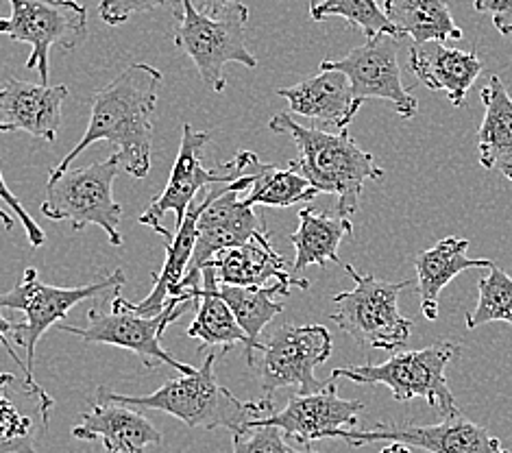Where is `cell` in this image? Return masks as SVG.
I'll return each mask as SVG.
<instances>
[{
	"mask_svg": "<svg viewBox=\"0 0 512 453\" xmlns=\"http://www.w3.org/2000/svg\"><path fill=\"white\" fill-rule=\"evenodd\" d=\"M207 266H214L218 281L229 286H264L268 279H275L290 288H310V281L299 279L286 266L284 257L273 249L271 234L255 236L240 247L218 253Z\"/></svg>",
	"mask_w": 512,
	"mask_h": 453,
	"instance_id": "23",
	"label": "cell"
},
{
	"mask_svg": "<svg viewBox=\"0 0 512 453\" xmlns=\"http://www.w3.org/2000/svg\"><path fill=\"white\" fill-rule=\"evenodd\" d=\"M216 358L218 355L210 351L205 355L201 369L168 379L151 395H118L114 390L101 386L96 390V401H118L138 410H160L177 416L188 427H203V430L225 427L229 432L245 430L249 421L273 414L271 397L260 401H240L229 388L218 382L214 373Z\"/></svg>",
	"mask_w": 512,
	"mask_h": 453,
	"instance_id": "3",
	"label": "cell"
},
{
	"mask_svg": "<svg viewBox=\"0 0 512 453\" xmlns=\"http://www.w3.org/2000/svg\"><path fill=\"white\" fill-rule=\"evenodd\" d=\"M384 11L404 38L414 44L460 40L447 0H384Z\"/></svg>",
	"mask_w": 512,
	"mask_h": 453,
	"instance_id": "28",
	"label": "cell"
},
{
	"mask_svg": "<svg viewBox=\"0 0 512 453\" xmlns=\"http://www.w3.org/2000/svg\"><path fill=\"white\" fill-rule=\"evenodd\" d=\"M179 3L175 46L192 59L207 90L216 94L225 90L227 64H242L245 68L258 66V59L249 51L245 38L249 20L247 7L212 18L199 11L194 0H179Z\"/></svg>",
	"mask_w": 512,
	"mask_h": 453,
	"instance_id": "8",
	"label": "cell"
},
{
	"mask_svg": "<svg viewBox=\"0 0 512 453\" xmlns=\"http://www.w3.org/2000/svg\"><path fill=\"white\" fill-rule=\"evenodd\" d=\"M205 201H201L199 205H192L184 223L177 227V234H170L168 229H164L162 225L153 227L155 234H160L164 238V247H166V262L162 266L160 273H153V290L146 295L140 303L127 301V308L138 312L142 316H155L164 310V305L173 299V297H181L179 295V286L184 281L188 266L192 260L194 253V242H197V220L201 216ZM188 299V297H186Z\"/></svg>",
	"mask_w": 512,
	"mask_h": 453,
	"instance_id": "24",
	"label": "cell"
},
{
	"mask_svg": "<svg viewBox=\"0 0 512 453\" xmlns=\"http://www.w3.org/2000/svg\"><path fill=\"white\" fill-rule=\"evenodd\" d=\"M0 199H3V203L9 207V210L18 216L24 231H27V238H29L31 247L33 249L42 247V244L46 242V234L42 231V227L29 216V212L24 210V205L16 199V194L9 190V186L5 183V177H3V170H0Z\"/></svg>",
	"mask_w": 512,
	"mask_h": 453,
	"instance_id": "35",
	"label": "cell"
},
{
	"mask_svg": "<svg viewBox=\"0 0 512 453\" xmlns=\"http://www.w3.org/2000/svg\"><path fill=\"white\" fill-rule=\"evenodd\" d=\"M504 321L512 327V277L491 266L489 275L478 281V305L465 316L467 329Z\"/></svg>",
	"mask_w": 512,
	"mask_h": 453,
	"instance_id": "32",
	"label": "cell"
},
{
	"mask_svg": "<svg viewBox=\"0 0 512 453\" xmlns=\"http://www.w3.org/2000/svg\"><path fill=\"white\" fill-rule=\"evenodd\" d=\"M345 271L353 279V290L338 292L332 299V323L364 349H404L412 334V321L399 312L397 301L401 290L410 288V279H375L358 273L351 264H345Z\"/></svg>",
	"mask_w": 512,
	"mask_h": 453,
	"instance_id": "5",
	"label": "cell"
},
{
	"mask_svg": "<svg viewBox=\"0 0 512 453\" xmlns=\"http://www.w3.org/2000/svg\"><path fill=\"white\" fill-rule=\"evenodd\" d=\"M11 16L0 18V33L31 46L27 70L48 85V53L57 46L70 53L88 40V9L77 0H9Z\"/></svg>",
	"mask_w": 512,
	"mask_h": 453,
	"instance_id": "11",
	"label": "cell"
},
{
	"mask_svg": "<svg viewBox=\"0 0 512 453\" xmlns=\"http://www.w3.org/2000/svg\"><path fill=\"white\" fill-rule=\"evenodd\" d=\"M484 120L478 129V159L482 168L499 170L512 181V96L504 81L491 75L480 92Z\"/></svg>",
	"mask_w": 512,
	"mask_h": 453,
	"instance_id": "26",
	"label": "cell"
},
{
	"mask_svg": "<svg viewBox=\"0 0 512 453\" xmlns=\"http://www.w3.org/2000/svg\"><path fill=\"white\" fill-rule=\"evenodd\" d=\"M77 440H101L105 453H144L149 445H162V432L138 408L118 401H94L72 430Z\"/></svg>",
	"mask_w": 512,
	"mask_h": 453,
	"instance_id": "19",
	"label": "cell"
},
{
	"mask_svg": "<svg viewBox=\"0 0 512 453\" xmlns=\"http://www.w3.org/2000/svg\"><path fill=\"white\" fill-rule=\"evenodd\" d=\"M362 410V401L340 399L336 379L329 377L321 390L310 395H295L282 412L260 416L249 421L247 427L275 425L286 436L295 438L299 445L310 447L314 440L340 438L349 427H356Z\"/></svg>",
	"mask_w": 512,
	"mask_h": 453,
	"instance_id": "16",
	"label": "cell"
},
{
	"mask_svg": "<svg viewBox=\"0 0 512 453\" xmlns=\"http://www.w3.org/2000/svg\"><path fill=\"white\" fill-rule=\"evenodd\" d=\"M210 142V133L192 129L190 122H184V127H181L179 153L173 170H170V179L160 197H155L149 203V207H146V212L140 216L142 225H149L153 229L157 225H162V218L166 214H175L179 227L184 223L190 207L194 205V197H197L203 188L221 186V183H229L238 179L240 175H245V170L253 157L251 151H238L229 162L205 168L201 164V153Z\"/></svg>",
	"mask_w": 512,
	"mask_h": 453,
	"instance_id": "13",
	"label": "cell"
},
{
	"mask_svg": "<svg viewBox=\"0 0 512 453\" xmlns=\"http://www.w3.org/2000/svg\"><path fill=\"white\" fill-rule=\"evenodd\" d=\"M123 286L125 273L120 268L112 275L92 281V284L72 288L48 286L40 279L35 268H27L16 286L5 295H0V305L5 310H20L24 314V323H18L14 327V334H11L18 345L27 351V360H24L27 371H24V375L33 377L35 349H38V342L48 329L62 323L68 312L81 301L99 297L107 290H120Z\"/></svg>",
	"mask_w": 512,
	"mask_h": 453,
	"instance_id": "10",
	"label": "cell"
},
{
	"mask_svg": "<svg viewBox=\"0 0 512 453\" xmlns=\"http://www.w3.org/2000/svg\"><path fill=\"white\" fill-rule=\"evenodd\" d=\"M249 186L251 177L245 170V175L229 183H221V188H214L205 194V205L197 220L194 253L188 273L179 286L181 297H188L192 301L190 288L201 284V271L218 253L240 247V244L249 242L255 236L268 234L264 216L255 214L253 207L240 199V194L247 192Z\"/></svg>",
	"mask_w": 512,
	"mask_h": 453,
	"instance_id": "9",
	"label": "cell"
},
{
	"mask_svg": "<svg viewBox=\"0 0 512 453\" xmlns=\"http://www.w3.org/2000/svg\"><path fill=\"white\" fill-rule=\"evenodd\" d=\"M70 96L68 85L29 83L9 79L0 88V133H29L35 140L53 142L62 129V107Z\"/></svg>",
	"mask_w": 512,
	"mask_h": 453,
	"instance_id": "18",
	"label": "cell"
},
{
	"mask_svg": "<svg viewBox=\"0 0 512 453\" xmlns=\"http://www.w3.org/2000/svg\"><path fill=\"white\" fill-rule=\"evenodd\" d=\"M290 286L284 281H277L273 286H229L218 281V295L234 312L236 321L245 329V334L253 342V351L260 347V334L264 327L273 321L277 314L284 312V303L275 301L277 295L288 297Z\"/></svg>",
	"mask_w": 512,
	"mask_h": 453,
	"instance_id": "30",
	"label": "cell"
},
{
	"mask_svg": "<svg viewBox=\"0 0 512 453\" xmlns=\"http://www.w3.org/2000/svg\"><path fill=\"white\" fill-rule=\"evenodd\" d=\"M231 453H316L310 447L295 449L286 443V434L275 425H255L231 432Z\"/></svg>",
	"mask_w": 512,
	"mask_h": 453,
	"instance_id": "33",
	"label": "cell"
},
{
	"mask_svg": "<svg viewBox=\"0 0 512 453\" xmlns=\"http://www.w3.org/2000/svg\"><path fill=\"white\" fill-rule=\"evenodd\" d=\"M380 453H412V447L404 443H388L384 449H380Z\"/></svg>",
	"mask_w": 512,
	"mask_h": 453,
	"instance_id": "39",
	"label": "cell"
},
{
	"mask_svg": "<svg viewBox=\"0 0 512 453\" xmlns=\"http://www.w3.org/2000/svg\"><path fill=\"white\" fill-rule=\"evenodd\" d=\"M201 5H203V14L212 16V18L225 16V14H229V11L247 7L242 0H201Z\"/></svg>",
	"mask_w": 512,
	"mask_h": 453,
	"instance_id": "37",
	"label": "cell"
},
{
	"mask_svg": "<svg viewBox=\"0 0 512 453\" xmlns=\"http://www.w3.org/2000/svg\"><path fill=\"white\" fill-rule=\"evenodd\" d=\"M53 408L35 377L0 373V453H40Z\"/></svg>",
	"mask_w": 512,
	"mask_h": 453,
	"instance_id": "17",
	"label": "cell"
},
{
	"mask_svg": "<svg viewBox=\"0 0 512 453\" xmlns=\"http://www.w3.org/2000/svg\"><path fill=\"white\" fill-rule=\"evenodd\" d=\"M334 340L323 325H282L277 327L266 342H260L251 369L258 375L260 388L266 397L273 399L279 388L295 386L299 395H310L321 390L325 382L314 375L316 366H321L332 355Z\"/></svg>",
	"mask_w": 512,
	"mask_h": 453,
	"instance_id": "12",
	"label": "cell"
},
{
	"mask_svg": "<svg viewBox=\"0 0 512 453\" xmlns=\"http://www.w3.org/2000/svg\"><path fill=\"white\" fill-rule=\"evenodd\" d=\"M467 249L469 240L449 236L436 242L432 249L421 251L417 260H414L421 312L428 321H436L438 318V297H441L443 288L454 281V277L469 271V268L495 266L491 260H471V257H467Z\"/></svg>",
	"mask_w": 512,
	"mask_h": 453,
	"instance_id": "25",
	"label": "cell"
},
{
	"mask_svg": "<svg viewBox=\"0 0 512 453\" xmlns=\"http://www.w3.org/2000/svg\"><path fill=\"white\" fill-rule=\"evenodd\" d=\"M353 234L349 218L329 216L325 212H314L310 207L299 210V229L290 234V242L295 247V262L292 271L301 273L308 266L338 264V247L347 236Z\"/></svg>",
	"mask_w": 512,
	"mask_h": 453,
	"instance_id": "27",
	"label": "cell"
},
{
	"mask_svg": "<svg viewBox=\"0 0 512 453\" xmlns=\"http://www.w3.org/2000/svg\"><path fill=\"white\" fill-rule=\"evenodd\" d=\"M118 170L120 159L112 153L103 162L51 173L42 214L51 220H68L75 231L90 225L101 227L109 244L120 247L123 244V234H120L123 205L114 199Z\"/></svg>",
	"mask_w": 512,
	"mask_h": 453,
	"instance_id": "6",
	"label": "cell"
},
{
	"mask_svg": "<svg viewBox=\"0 0 512 453\" xmlns=\"http://www.w3.org/2000/svg\"><path fill=\"white\" fill-rule=\"evenodd\" d=\"M310 16L316 22L329 18H343L351 27L360 29L367 38L380 33H390L395 38H404L386 16L384 7L377 5V0H321V3L310 5Z\"/></svg>",
	"mask_w": 512,
	"mask_h": 453,
	"instance_id": "31",
	"label": "cell"
},
{
	"mask_svg": "<svg viewBox=\"0 0 512 453\" xmlns=\"http://www.w3.org/2000/svg\"><path fill=\"white\" fill-rule=\"evenodd\" d=\"M473 9L493 16V27L499 35H512V0H473Z\"/></svg>",
	"mask_w": 512,
	"mask_h": 453,
	"instance_id": "36",
	"label": "cell"
},
{
	"mask_svg": "<svg viewBox=\"0 0 512 453\" xmlns=\"http://www.w3.org/2000/svg\"><path fill=\"white\" fill-rule=\"evenodd\" d=\"M168 3L179 7V0H101L99 18L109 27H118V24H125L131 16L146 14V11H153Z\"/></svg>",
	"mask_w": 512,
	"mask_h": 453,
	"instance_id": "34",
	"label": "cell"
},
{
	"mask_svg": "<svg viewBox=\"0 0 512 453\" xmlns=\"http://www.w3.org/2000/svg\"><path fill=\"white\" fill-rule=\"evenodd\" d=\"M188 303L192 301L186 297H173L164 305V310L160 314L142 316L129 310L125 299L120 297V292H114L112 310H109V314L90 310L88 325L85 327L57 323V329L59 332L79 336L83 342H90V345H109L136 353L146 369H155V366L166 364L173 366L179 373H192L194 369L190 364L175 360L160 342L166 327L170 323H175L177 318L186 312Z\"/></svg>",
	"mask_w": 512,
	"mask_h": 453,
	"instance_id": "7",
	"label": "cell"
},
{
	"mask_svg": "<svg viewBox=\"0 0 512 453\" xmlns=\"http://www.w3.org/2000/svg\"><path fill=\"white\" fill-rule=\"evenodd\" d=\"M192 303H197V316L188 327V336L199 340L201 351H212L214 347H223V353H229L234 345H245L247 364L253 366L255 351L253 342L245 334V329L236 321L234 312L218 295V275L214 266H205L201 271V286L190 288Z\"/></svg>",
	"mask_w": 512,
	"mask_h": 453,
	"instance_id": "22",
	"label": "cell"
},
{
	"mask_svg": "<svg viewBox=\"0 0 512 453\" xmlns=\"http://www.w3.org/2000/svg\"><path fill=\"white\" fill-rule=\"evenodd\" d=\"M340 440L356 449L373 443H404L430 453H512L497 436L460 412L443 416V421L436 425L377 423L373 430L349 427Z\"/></svg>",
	"mask_w": 512,
	"mask_h": 453,
	"instance_id": "15",
	"label": "cell"
},
{
	"mask_svg": "<svg viewBox=\"0 0 512 453\" xmlns=\"http://www.w3.org/2000/svg\"><path fill=\"white\" fill-rule=\"evenodd\" d=\"M460 347L454 342H436L425 349L395 351L382 364L362 366H340L334 369V379H349L362 386H386L393 393L395 401L408 403L412 399H425L441 416L456 414V399L449 390L447 366L458 358Z\"/></svg>",
	"mask_w": 512,
	"mask_h": 453,
	"instance_id": "4",
	"label": "cell"
},
{
	"mask_svg": "<svg viewBox=\"0 0 512 453\" xmlns=\"http://www.w3.org/2000/svg\"><path fill=\"white\" fill-rule=\"evenodd\" d=\"M277 94L288 101L297 116L323 122L336 131L349 129L362 107V101L353 96L349 79L338 70H321L319 75L282 88Z\"/></svg>",
	"mask_w": 512,
	"mask_h": 453,
	"instance_id": "21",
	"label": "cell"
},
{
	"mask_svg": "<svg viewBox=\"0 0 512 453\" xmlns=\"http://www.w3.org/2000/svg\"><path fill=\"white\" fill-rule=\"evenodd\" d=\"M3 305H0V345H3L5 347V351L11 355V360H14V362H18L20 366H22V371L24 369H27V364H24L22 360H20V355L14 351V349H11V342L7 340V336L9 334H14V327H16V323H11L9 321V318L3 314Z\"/></svg>",
	"mask_w": 512,
	"mask_h": 453,
	"instance_id": "38",
	"label": "cell"
},
{
	"mask_svg": "<svg viewBox=\"0 0 512 453\" xmlns=\"http://www.w3.org/2000/svg\"><path fill=\"white\" fill-rule=\"evenodd\" d=\"M162 70L149 64H131L127 70L92 96V114L83 138L51 173H64L72 159L88 146L109 142L131 177L144 179L151 173L153 157V114Z\"/></svg>",
	"mask_w": 512,
	"mask_h": 453,
	"instance_id": "1",
	"label": "cell"
},
{
	"mask_svg": "<svg viewBox=\"0 0 512 453\" xmlns=\"http://www.w3.org/2000/svg\"><path fill=\"white\" fill-rule=\"evenodd\" d=\"M408 68L425 88L443 92L454 107L465 105L473 83L482 75V61L473 51H458L445 42L412 44Z\"/></svg>",
	"mask_w": 512,
	"mask_h": 453,
	"instance_id": "20",
	"label": "cell"
},
{
	"mask_svg": "<svg viewBox=\"0 0 512 453\" xmlns=\"http://www.w3.org/2000/svg\"><path fill=\"white\" fill-rule=\"evenodd\" d=\"M399 40L390 33L373 35L345 57L323 61L321 70L343 72L358 101L382 99L393 105L401 118L410 120L419 112V101L401 83Z\"/></svg>",
	"mask_w": 512,
	"mask_h": 453,
	"instance_id": "14",
	"label": "cell"
},
{
	"mask_svg": "<svg viewBox=\"0 0 512 453\" xmlns=\"http://www.w3.org/2000/svg\"><path fill=\"white\" fill-rule=\"evenodd\" d=\"M247 173L251 186L242 201L251 207H292L319 197V190L292 164L279 168L275 164H262L258 155H253Z\"/></svg>",
	"mask_w": 512,
	"mask_h": 453,
	"instance_id": "29",
	"label": "cell"
},
{
	"mask_svg": "<svg viewBox=\"0 0 512 453\" xmlns=\"http://www.w3.org/2000/svg\"><path fill=\"white\" fill-rule=\"evenodd\" d=\"M0 223L5 225V229L7 231H11L16 227V220H14V216H11L7 210H3V207H0Z\"/></svg>",
	"mask_w": 512,
	"mask_h": 453,
	"instance_id": "40",
	"label": "cell"
},
{
	"mask_svg": "<svg viewBox=\"0 0 512 453\" xmlns=\"http://www.w3.org/2000/svg\"><path fill=\"white\" fill-rule=\"evenodd\" d=\"M268 129L295 142L299 157L290 164L319 190V194L338 197V216L349 218L356 214L364 186L369 181L384 179V168L377 166L371 153L360 149L356 140L349 136V129L329 133L303 127L290 114H275L268 122Z\"/></svg>",
	"mask_w": 512,
	"mask_h": 453,
	"instance_id": "2",
	"label": "cell"
}]
</instances>
